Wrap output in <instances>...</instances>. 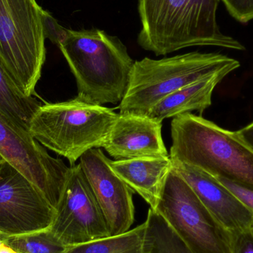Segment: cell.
Wrapping results in <instances>:
<instances>
[{
  "label": "cell",
  "instance_id": "2",
  "mask_svg": "<svg viewBox=\"0 0 253 253\" xmlns=\"http://www.w3.org/2000/svg\"><path fill=\"white\" fill-rule=\"evenodd\" d=\"M77 84V97L103 105L126 96L134 61L120 39L99 29L69 30L59 44Z\"/></svg>",
  "mask_w": 253,
  "mask_h": 253
},
{
  "label": "cell",
  "instance_id": "18",
  "mask_svg": "<svg viewBox=\"0 0 253 253\" xmlns=\"http://www.w3.org/2000/svg\"><path fill=\"white\" fill-rule=\"evenodd\" d=\"M145 224L122 235L69 247L65 253H143Z\"/></svg>",
  "mask_w": 253,
  "mask_h": 253
},
{
  "label": "cell",
  "instance_id": "19",
  "mask_svg": "<svg viewBox=\"0 0 253 253\" xmlns=\"http://www.w3.org/2000/svg\"><path fill=\"white\" fill-rule=\"evenodd\" d=\"M0 239L17 253H65L68 248L50 229Z\"/></svg>",
  "mask_w": 253,
  "mask_h": 253
},
{
  "label": "cell",
  "instance_id": "10",
  "mask_svg": "<svg viewBox=\"0 0 253 253\" xmlns=\"http://www.w3.org/2000/svg\"><path fill=\"white\" fill-rule=\"evenodd\" d=\"M56 210L40 190L4 162L0 169V236L50 229Z\"/></svg>",
  "mask_w": 253,
  "mask_h": 253
},
{
  "label": "cell",
  "instance_id": "1",
  "mask_svg": "<svg viewBox=\"0 0 253 253\" xmlns=\"http://www.w3.org/2000/svg\"><path fill=\"white\" fill-rule=\"evenodd\" d=\"M219 0H139L141 30L138 43L156 56L192 46L245 47L220 31L216 20Z\"/></svg>",
  "mask_w": 253,
  "mask_h": 253
},
{
  "label": "cell",
  "instance_id": "26",
  "mask_svg": "<svg viewBox=\"0 0 253 253\" xmlns=\"http://www.w3.org/2000/svg\"><path fill=\"white\" fill-rule=\"evenodd\" d=\"M4 162H5V160H4L2 156L0 155V169H1V165H2V164L4 163Z\"/></svg>",
  "mask_w": 253,
  "mask_h": 253
},
{
  "label": "cell",
  "instance_id": "20",
  "mask_svg": "<svg viewBox=\"0 0 253 253\" xmlns=\"http://www.w3.org/2000/svg\"><path fill=\"white\" fill-rule=\"evenodd\" d=\"M42 19L45 38L49 39L59 47L66 38L69 29L61 26L57 21L45 10H43Z\"/></svg>",
  "mask_w": 253,
  "mask_h": 253
},
{
  "label": "cell",
  "instance_id": "23",
  "mask_svg": "<svg viewBox=\"0 0 253 253\" xmlns=\"http://www.w3.org/2000/svg\"><path fill=\"white\" fill-rule=\"evenodd\" d=\"M231 253H253V226L231 234Z\"/></svg>",
  "mask_w": 253,
  "mask_h": 253
},
{
  "label": "cell",
  "instance_id": "8",
  "mask_svg": "<svg viewBox=\"0 0 253 253\" xmlns=\"http://www.w3.org/2000/svg\"><path fill=\"white\" fill-rule=\"evenodd\" d=\"M0 155L32 182L56 209L70 168L53 158L28 129L0 111Z\"/></svg>",
  "mask_w": 253,
  "mask_h": 253
},
{
  "label": "cell",
  "instance_id": "22",
  "mask_svg": "<svg viewBox=\"0 0 253 253\" xmlns=\"http://www.w3.org/2000/svg\"><path fill=\"white\" fill-rule=\"evenodd\" d=\"M234 194L253 214V188L223 178H215Z\"/></svg>",
  "mask_w": 253,
  "mask_h": 253
},
{
  "label": "cell",
  "instance_id": "17",
  "mask_svg": "<svg viewBox=\"0 0 253 253\" xmlns=\"http://www.w3.org/2000/svg\"><path fill=\"white\" fill-rule=\"evenodd\" d=\"M144 224L143 253H194L155 210L150 208Z\"/></svg>",
  "mask_w": 253,
  "mask_h": 253
},
{
  "label": "cell",
  "instance_id": "9",
  "mask_svg": "<svg viewBox=\"0 0 253 253\" xmlns=\"http://www.w3.org/2000/svg\"><path fill=\"white\" fill-rule=\"evenodd\" d=\"M50 230L67 247L110 237L108 223L80 164L70 167Z\"/></svg>",
  "mask_w": 253,
  "mask_h": 253
},
{
  "label": "cell",
  "instance_id": "25",
  "mask_svg": "<svg viewBox=\"0 0 253 253\" xmlns=\"http://www.w3.org/2000/svg\"><path fill=\"white\" fill-rule=\"evenodd\" d=\"M0 253H17L15 252L13 249L10 248V247L6 245L5 244L1 242V246H0Z\"/></svg>",
  "mask_w": 253,
  "mask_h": 253
},
{
  "label": "cell",
  "instance_id": "3",
  "mask_svg": "<svg viewBox=\"0 0 253 253\" xmlns=\"http://www.w3.org/2000/svg\"><path fill=\"white\" fill-rule=\"evenodd\" d=\"M171 138L172 161L253 188V150L237 132L186 114L172 119Z\"/></svg>",
  "mask_w": 253,
  "mask_h": 253
},
{
  "label": "cell",
  "instance_id": "24",
  "mask_svg": "<svg viewBox=\"0 0 253 253\" xmlns=\"http://www.w3.org/2000/svg\"><path fill=\"white\" fill-rule=\"evenodd\" d=\"M236 132L242 141L253 150V122Z\"/></svg>",
  "mask_w": 253,
  "mask_h": 253
},
{
  "label": "cell",
  "instance_id": "4",
  "mask_svg": "<svg viewBox=\"0 0 253 253\" xmlns=\"http://www.w3.org/2000/svg\"><path fill=\"white\" fill-rule=\"evenodd\" d=\"M239 67L240 62L233 58L199 52L135 61L126 96L119 106L120 114L146 116L173 92L215 74L229 75Z\"/></svg>",
  "mask_w": 253,
  "mask_h": 253
},
{
  "label": "cell",
  "instance_id": "16",
  "mask_svg": "<svg viewBox=\"0 0 253 253\" xmlns=\"http://www.w3.org/2000/svg\"><path fill=\"white\" fill-rule=\"evenodd\" d=\"M42 106L33 96L25 94L0 56V111L25 129Z\"/></svg>",
  "mask_w": 253,
  "mask_h": 253
},
{
  "label": "cell",
  "instance_id": "6",
  "mask_svg": "<svg viewBox=\"0 0 253 253\" xmlns=\"http://www.w3.org/2000/svg\"><path fill=\"white\" fill-rule=\"evenodd\" d=\"M43 10L36 0H0V56L28 96L45 62Z\"/></svg>",
  "mask_w": 253,
  "mask_h": 253
},
{
  "label": "cell",
  "instance_id": "14",
  "mask_svg": "<svg viewBox=\"0 0 253 253\" xmlns=\"http://www.w3.org/2000/svg\"><path fill=\"white\" fill-rule=\"evenodd\" d=\"M114 172L154 209L172 168L170 156L109 161Z\"/></svg>",
  "mask_w": 253,
  "mask_h": 253
},
{
  "label": "cell",
  "instance_id": "5",
  "mask_svg": "<svg viewBox=\"0 0 253 253\" xmlns=\"http://www.w3.org/2000/svg\"><path fill=\"white\" fill-rule=\"evenodd\" d=\"M118 116L111 108L77 96L42 105L28 131L43 147L68 159L73 166L86 152L102 147Z\"/></svg>",
  "mask_w": 253,
  "mask_h": 253
},
{
  "label": "cell",
  "instance_id": "13",
  "mask_svg": "<svg viewBox=\"0 0 253 253\" xmlns=\"http://www.w3.org/2000/svg\"><path fill=\"white\" fill-rule=\"evenodd\" d=\"M162 128L147 116L119 114L102 147L115 160L168 157Z\"/></svg>",
  "mask_w": 253,
  "mask_h": 253
},
{
  "label": "cell",
  "instance_id": "11",
  "mask_svg": "<svg viewBox=\"0 0 253 253\" xmlns=\"http://www.w3.org/2000/svg\"><path fill=\"white\" fill-rule=\"evenodd\" d=\"M110 159L99 148L80 158V165L108 223L110 236L129 231L134 222L132 191L113 171Z\"/></svg>",
  "mask_w": 253,
  "mask_h": 253
},
{
  "label": "cell",
  "instance_id": "7",
  "mask_svg": "<svg viewBox=\"0 0 253 253\" xmlns=\"http://www.w3.org/2000/svg\"><path fill=\"white\" fill-rule=\"evenodd\" d=\"M153 210L193 253H231V234L212 216L173 167Z\"/></svg>",
  "mask_w": 253,
  "mask_h": 253
},
{
  "label": "cell",
  "instance_id": "15",
  "mask_svg": "<svg viewBox=\"0 0 253 253\" xmlns=\"http://www.w3.org/2000/svg\"><path fill=\"white\" fill-rule=\"evenodd\" d=\"M227 74H218L185 86L159 101L147 117L159 123L197 111L202 115L212 105V93Z\"/></svg>",
  "mask_w": 253,
  "mask_h": 253
},
{
  "label": "cell",
  "instance_id": "21",
  "mask_svg": "<svg viewBox=\"0 0 253 253\" xmlns=\"http://www.w3.org/2000/svg\"><path fill=\"white\" fill-rule=\"evenodd\" d=\"M232 16L241 22L253 19V0H222Z\"/></svg>",
  "mask_w": 253,
  "mask_h": 253
},
{
  "label": "cell",
  "instance_id": "12",
  "mask_svg": "<svg viewBox=\"0 0 253 253\" xmlns=\"http://www.w3.org/2000/svg\"><path fill=\"white\" fill-rule=\"evenodd\" d=\"M174 169L185 180L217 221L230 234L253 226V214L216 178L198 168L172 161Z\"/></svg>",
  "mask_w": 253,
  "mask_h": 253
}]
</instances>
